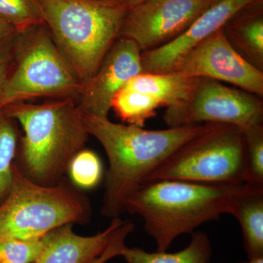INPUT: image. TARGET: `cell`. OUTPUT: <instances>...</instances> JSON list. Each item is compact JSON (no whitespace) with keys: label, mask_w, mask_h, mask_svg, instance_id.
Segmentation results:
<instances>
[{"label":"cell","mask_w":263,"mask_h":263,"mask_svg":"<svg viewBox=\"0 0 263 263\" xmlns=\"http://www.w3.org/2000/svg\"><path fill=\"white\" fill-rule=\"evenodd\" d=\"M245 138L240 127L209 123L147 177L145 183L180 180L210 184L247 183Z\"/></svg>","instance_id":"cell-7"},{"label":"cell","mask_w":263,"mask_h":263,"mask_svg":"<svg viewBox=\"0 0 263 263\" xmlns=\"http://www.w3.org/2000/svg\"><path fill=\"white\" fill-rule=\"evenodd\" d=\"M18 32L0 20V64L11 61Z\"/></svg>","instance_id":"cell-25"},{"label":"cell","mask_w":263,"mask_h":263,"mask_svg":"<svg viewBox=\"0 0 263 263\" xmlns=\"http://www.w3.org/2000/svg\"><path fill=\"white\" fill-rule=\"evenodd\" d=\"M122 1L127 7L131 8L133 7L136 6V5L141 4V3H144V2L148 1V0H122Z\"/></svg>","instance_id":"cell-27"},{"label":"cell","mask_w":263,"mask_h":263,"mask_svg":"<svg viewBox=\"0 0 263 263\" xmlns=\"http://www.w3.org/2000/svg\"><path fill=\"white\" fill-rule=\"evenodd\" d=\"M89 198L65 178L43 186L24 176L14 164L9 193L0 202V240H34L66 224L89 222Z\"/></svg>","instance_id":"cell-5"},{"label":"cell","mask_w":263,"mask_h":263,"mask_svg":"<svg viewBox=\"0 0 263 263\" xmlns=\"http://www.w3.org/2000/svg\"><path fill=\"white\" fill-rule=\"evenodd\" d=\"M3 109L24 130L19 171L43 186L60 182L72 159L85 148L89 136L77 100L56 99L41 104L22 102Z\"/></svg>","instance_id":"cell-3"},{"label":"cell","mask_w":263,"mask_h":263,"mask_svg":"<svg viewBox=\"0 0 263 263\" xmlns=\"http://www.w3.org/2000/svg\"><path fill=\"white\" fill-rule=\"evenodd\" d=\"M261 0H219L205 10L181 35L160 47L141 53L143 72H168L176 60L197 43L223 28L247 5Z\"/></svg>","instance_id":"cell-12"},{"label":"cell","mask_w":263,"mask_h":263,"mask_svg":"<svg viewBox=\"0 0 263 263\" xmlns=\"http://www.w3.org/2000/svg\"><path fill=\"white\" fill-rule=\"evenodd\" d=\"M251 186L152 181L143 183L127 199L125 213L139 216L157 251L165 252L178 237L192 235L204 223L231 214L237 199Z\"/></svg>","instance_id":"cell-2"},{"label":"cell","mask_w":263,"mask_h":263,"mask_svg":"<svg viewBox=\"0 0 263 263\" xmlns=\"http://www.w3.org/2000/svg\"><path fill=\"white\" fill-rule=\"evenodd\" d=\"M57 46L83 85L119 37L129 8L122 0H34Z\"/></svg>","instance_id":"cell-4"},{"label":"cell","mask_w":263,"mask_h":263,"mask_svg":"<svg viewBox=\"0 0 263 263\" xmlns=\"http://www.w3.org/2000/svg\"><path fill=\"white\" fill-rule=\"evenodd\" d=\"M114 218L108 228L92 236H82L66 224L47 235V241L34 263H89L106 248L112 235L122 223Z\"/></svg>","instance_id":"cell-13"},{"label":"cell","mask_w":263,"mask_h":263,"mask_svg":"<svg viewBox=\"0 0 263 263\" xmlns=\"http://www.w3.org/2000/svg\"><path fill=\"white\" fill-rule=\"evenodd\" d=\"M230 214L241 228L248 259L263 257V186H251L237 199Z\"/></svg>","instance_id":"cell-15"},{"label":"cell","mask_w":263,"mask_h":263,"mask_svg":"<svg viewBox=\"0 0 263 263\" xmlns=\"http://www.w3.org/2000/svg\"><path fill=\"white\" fill-rule=\"evenodd\" d=\"M209 1L213 2V3H216V2L219 1V0H209Z\"/></svg>","instance_id":"cell-29"},{"label":"cell","mask_w":263,"mask_h":263,"mask_svg":"<svg viewBox=\"0 0 263 263\" xmlns=\"http://www.w3.org/2000/svg\"><path fill=\"white\" fill-rule=\"evenodd\" d=\"M10 62H5V63L0 64V95L3 91V87L7 77L9 73L10 68Z\"/></svg>","instance_id":"cell-26"},{"label":"cell","mask_w":263,"mask_h":263,"mask_svg":"<svg viewBox=\"0 0 263 263\" xmlns=\"http://www.w3.org/2000/svg\"><path fill=\"white\" fill-rule=\"evenodd\" d=\"M141 53L134 41L118 38L95 75L83 85L77 100L83 113L108 118L116 95L131 79L143 72Z\"/></svg>","instance_id":"cell-11"},{"label":"cell","mask_w":263,"mask_h":263,"mask_svg":"<svg viewBox=\"0 0 263 263\" xmlns=\"http://www.w3.org/2000/svg\"><path fill=\"white\" fill-rule=\"evenodd\" d=\"M160 107L163 105L154 97L124 87L111 103V109L123 122L139 127H144L147 120L155 117Z\"/></svg>","instance_id":"cell-18"},{"label":"cell","mask_w":263,"mask_h":263,"mask_svg":"<svg viewBox=\"0 0 263 263\" xmlns=\"http://www.w3.org/2000/svg\"><path fill=\"white\" fill-rule=\"evenodd\" d=\"M13 119L0 108V202L9 193L13 181V167L17 149L16 129Z\"/></svg>","instance_id":"cell-19"},{"label":"cell","mask_w":263,"mask_h":263,"mask_svg":"<svg viewBox=\"0 0 263 263\" xmlns=\"http://www.w3.org/2000/svg\"><path fill=\"white\" fill-rule=\"evenodd\" d=\"M170 72L229 83L263 98V71L251 65L236 51L222 28L179 57Z\"/></svg>","instance_id":"cell-9"},{"label":"cell","mask_w":263,"mask_h":263,"mask_svg":"<svg viewBox=\"0 0 263 263\" xmlns=\"http://www.w3.org/2000/svg\"><path fill=\"white\" fill-rule=\"evenodd\" d=\"M134 230L135 224L133 221L123 220L120 226L114 232L103 253L89 263H106L114 257L122 255V251L127 247L126 239Z\"/></svg>","instance_id":"cell-24"},{"label":"cell","mask_w":263,"mask_h":263,"mask_svg":"<svg viewBox=\"0 0 263 263\" xmlns=\"http://www.w3.org/2000/svg\"><path fill=\"white\" fill-rule=\"evenodd\" d=\"M0 20L18 33L44 24L34 0H0Z\"/></svg>","instance_id":"cell-21"},{"label":"cell","mask_w":263,"mask_h":263,"mask_svg":"<svg viewBox=\"0 0 263 263\" xmlns=\"http://www.w3.org/2000/svg\"><path fill=\"white\" fill-rule=\"evenodd\" d=\"M195 80L196 78L187 77L179 72H143L128 81L124 88L149 95L168 108L176 106L189 98Z\"/></svg>","instance_id":"cell-16"},{"label":"cell","mask_w":263,"mask_h":263,"mask_svg":"<svg viewBox=\"0 0 263 263\" xmlns=\"http://www.w3.org/2000/svg\"><path fill=\"white\" fill-rule=\"evenodd\" d=\"M163 119L168 127L221 123L243 129L263 124V100L239 88L199 77L189 98L166 109Z\"/></svg>","instance_id":"cell-8"},{"label":"cell","mask_w":263,"mask_h":263,"mask_svg":"<svg viewBox=\"0 0 263 263\" xmlns=\"http://www.w3.org/2000/svg\"><path fill=\"white\" fill-rule=\"evenodd\" d=\"M83 116L88 134L100 142L108 157L101 214L111 219L125 213L127 199L156 168L209 124L149 130L108 118Z\"/></svg>","instance_id":"cell-1"},{"label":"cell","mask_w":263,"mask_h":263,"mask_svg":"<svg viewBox=\"0 0 263 263\" xmlns=\"http://www.w3.org/2000/svg\"><path fill=\"white\" fill-rule=\"evenodd\" d=\"M222 29L236 51L263 71V0L240 9Z\"/></svg>","instance_id":"cell-14"},{"label":"cell","mask_w":263,"mask_h":263,"mask_svg":"<svg viewBox=\"0 0 263 263\" xmlns=\"http://www.w3.org/2000/svg\"><path fill=\"white\" fill-rule=\"evenodd\" d=\"M191 236L187 247L179 252H148L138 247H126L121 257L127 263H210L212 248L206 233L195 231Z\"/></svg>","instance_id":"cell-17"},{"label":"cell","mask_w":263,"mask_h":263,"mask_svg":"<svg viewBox=\"0 0 263 263\" xmlns=\"http://www.w3.org/2000/svg\"><path fill=\"white\" fill-rule=\"evenodd\" d=\"M247 159V183L263 186V124L242 129Z\"/></svg>","instance_id":"cell-22"},{"label":"cell","mask_w":263,"mask_h":263,"mask_svg":"<svg viewBox=\"0 0 263 263\" xmlns=\"http://www.w3.org/2000/svg\"><path fill=\"white\" fill-rule=\"evenodd\" d=\"M67 174L78 188L90 190L98 186L103 179V163L95 152L84 148L72 159Z\"/></svg>","instance_id":"cell-20"},{"label":"cell","mask_w":263,"mask_h":263,"mask_svg":"<svg viewBox=\"0 0 263 263\" xmlns=\"http://www.w3.org/2000/svg\"><path fill=\"white\" fill-rule=\"evenodd\" d=\"M209 0H148L129 8L119 37L142 52L160 47L181 35L212 4Z\"/></svg>","instance_id":"cell-10"},{"label":"cell","mask_w":263,"mask_h":263,"mask_svg":"<svg viewBox=\"0 0 263 263\" xmlns=\"http://www.w3.org/2000/svg\"><path fill=\"white\" fill-rule=\"evenodd\" d=\"M47 235L34 240H0V263H34L46 245Z\"/></svg>","instance_id":"cell-23"},{"label":"cell","mask_w":263,"mask_h":263,"mask_svg":"<svg viewBox=\"0 0 263 263\" xmlns=\"http://www.w3.org/2000/svg\"><path fill=\"white\" fill-rule=\"evenodd\" d=\"M240 263H263V257L257 259H248V261H247V262Z\"/></svg>","instance_id":"cell-28"},{"label":"cell","mask_w":263,"mask_h":263,"mask_svg":"<svg viewBox=\"0 0 263 263\" xmlns=\"http://www.w3.org/2000/svg\"><path fill=\"white\" fill-rule=\"evenodd\" d=\"M82 87L48 27L41 24L18 33L0 108L35 98L77 100Z\"/></svg>","instance_id":"cell-6"}]
</instances>
